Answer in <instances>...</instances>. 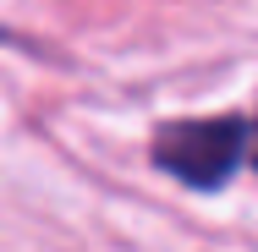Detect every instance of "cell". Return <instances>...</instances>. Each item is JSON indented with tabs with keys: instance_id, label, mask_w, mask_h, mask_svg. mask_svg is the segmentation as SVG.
<instances>
[{
	"instance_id": "obj_2",
	"label": "cell",
	"mask_w": 258,
	"mask_h": 252,
	"mask_svg": "<svg viewBox=\"0 0 258 252\" xmlns=\"http://www.w3.org/2000/svg\"><path fill=\"white\" fill-rule=\"evenodd\" d=\"M253 164H258V121H253Z\"/></svg>"
},
{
	"instance_id": "obj_1",
	"label": "cell",
	"mask_w": 258,
	"mask_h": 252,
	"mask_svg": "<svg viewBox=\"0 0 258 252\" xmlns=\"http://www.w3.org/2000/svg\"><path fill=\"white\" fill-rule=\"evenodd\" d=\"M253 159V126L242 115H209V121H181L154 137V164H165L176 181L214 192L225 187L242 164Z\"/></svg>"
}]
</instances>
